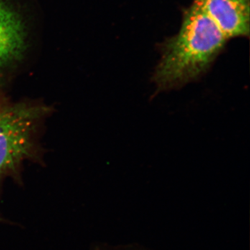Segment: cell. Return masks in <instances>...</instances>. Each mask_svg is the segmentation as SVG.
Here are the masks:
<instances>
[{
	"instance_id": "3",
	"label": "cell",
	"mask_w": 250,
	"mask_h": 250,
	"mask_svg": "<svg viewBox=\"0 0 250 250\" xmlns=\"http://www.w3.org/2000/svg\"><path fill=\"white\" fill-rule=\"evenodd\" d=\"M19 0H0V70L22 59L34 23Z\"/></svg>"
},
{
	"instance_id": "2",
	"label": "cell",
	"mask_w": 250,
	"mask_h": 250,
	"mask_svg": "<svg viewBox=\"0 0 250 250\" xmlns=\"http://www.w3.org/2000/svg\"><path fill=\"white\" fill-rule=\"evenodd\" d=\"M40 113L22 104L0 107V175L14 170L27 156Z\"/></svg>"
},
{
	"instance_id": "1",
	"label": "cell",
	"mask_w": 250,
	"mask_h": 250,
	"mask_svg": "<svg viewBox=\"0 0 250 250\" xmlns=\"http://www.w3.org/2000/svg\"><path fill=\"white\" fill-rule=\"evenodd\" d=\"M228 42L211 18L184 12L178 34L162 46V57L153 80L161 90L182 86L202 76Z\"/></svg>"
}]
</instances>
